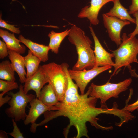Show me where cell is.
I'll return each instance as SVG.
<instances>
[{"mask_svg": "<svg viewBox=\"0 0 138 138\" xmlns=\"http://www.w3.org/2000/svg\"><path fill=\"white\" fill-rule=\"evenodd\" d=\"M8 50L5 42L0 40V58L3 59L8 55Z\"/></svg>", "mask_w": 138, "mask_h": 138, "instance_id": "cell-25", "label": "cell"}, {"mask_svg": "<svg viewBox=\"0 0 138 138\" xmlns=\"http://www.w3.org/2000/svg\"><path fill=\"white\" fill-rule=\"evenodd\" d=\"M68 70V86L63 98L54 106V110L47 111L43 113L44 119L40 122L36 123V126H42L54 119L63 116L67 117L69 121V124L63 132L65 137H67L70 128L73 126L77 132L76 138L83 136L89 138L86 125L87 122H90L97 129L107 130L112 129V126L105 127L99 124L97 121L99 119L97 117L102 114H109L116 116L121 119L125 116L124 111L118 108L116 103L110 109L96 107L98 99L89 96L91 90V86L86 93L79 94L78 87L70 78Z\"/></svg>", "mask_w": 138, "mask_h": 138, "instance_id": "cell-1", "label": "cell"}, {"mask_svg": "<svg viewBox=\"0 0 138 138\" xmlns=\"http://www.w3.org/2000/svg\"><path fill=\"white\" fill-rule=\"evenodd\" d=\"M25 67L26 70V79L32 76L37 71L41 62L37 57L34 55L29 50L27 55L24 57Z\"/></svg>", "mask_w": 138, "mask_h": 138, "instance_id": "cell-18", "label": "cell"}, {"mask_svg": "<svg viewBox=\"0 0 138 138\" xmlns=\"http://www.w3.org/2000/svg\"><path fill=\"white\" fill-rule=\"evenodd\" d=\"M15 72L11 62L9 60H3L0 63V79L15 82Z\"/></svg>", "mask_w": 138, "mask_h": 138, "instance_id": "cell-20", "label": "cell"}, {"mask_svg": "<svg viewBox=\"0 0 138 138\" xmlns=\"http://www.w3.org/2000/svg\"><path fill=\"white\" fill-rule=\"evenodd\" d=\"M132 81V79L129 78L117 83L108 82L103 85H99L92 83L89 96L100 99L101 107L107 108L106 101L112 97L118 98L120 93L127 90Z\"/></svg>", "mask_w": 138, "mask_h": 138, "instance_id": "cell-6", "label": "cell"}, {"mask_svg": "<svg viewBox=\"0 0 138 138\" xmlns=\"http://www.w3.org/2000/svg\"><path fill=\"white\" fill-rule=\"evenodd\" d=\"M113 7L107 13H105L106 15L115 17L121 20H127L130 22L135 24V18L130 15L127 9L121 4L119 0H114Z\"/></svg>", "mask_w": 138, "mask_h": 138, "instance_id": "cell-16", "label": "cell"}, {"mask_svg": "<svg viewBox=\"0 0 138 138\" xmlns=\"http://www.w3.org/2000/svg\"><path fill=\"white\" fill-rule=\"evenodd\" d=\"M133 15L135 18V24L136 26L134 31L132 33L128 34V36L130 37L135 36L138 34V11L134 13Z\"/></svg>", "mask_w": 138, "mask_h": 138, "instance_id": "cell-27", "label": "cell"}, {"mask_svg": "<svg viewBox=\"0 0 138 138\" xmlns=\"http://www.w3.org/2000/svg\"><path fill=\"white\" fill-rule=\"evenodd\" d=\"M12 121L13 126V130L12 132L8 134L11 135L14 138H24L23 134L22 133L18 127L17 126L16 122L14 119L12 118Z\"/></svg>", "mask_w": 138, "mask_h": 138, "instance_id": "cell-24", "label": "cell"}, {"mask_svg": "<svg viewBox=\"0 0 138 138\" xmlns=\"http://www.w3.org/2000/svg\"><path fill=\"white\" fill-rule=\"evenodd\" d=\"M122 42L116 50H111L115 58L114 70L112 75L113 76L117 71L123 66L131 69L130 64L138 63V39L135 36L130 37L125 33L122 36Z\"/></svg>", "mask_w": 138, "mask_h": 138, "instance_id": "cell-3", "label": "cell"}, {"mask_svg": "<svg viewBox=\"0 0 138 138\" xmlns=\"http://www.w3.org/2000/svg\"><path fill=\"white\" fill-rule=\"evenodd\" d=\"M0 138H7V133L4 131L1 130Z\"/></svg>", "mask_w": 138, "mask_h": 138, "instance_id": "cell-29", "label": "cell"}, {"mask_svg": "<svg viewBox=\"0 0 138 138\" xmlns=\"http://www.w3.org/2000/svg\"><path fill=\"white\" fill-rule=\"evenodd\" d=\"M48 81L42 65H40L37 71L30 78L26 79L23 87L25 93L27 94L31 90L34 91L36 98H38L40 93Z\"/></svg>", "mask_w": 138, "mask_h": 138, "instance_id": "cell-10", "label": "cell"}, {"mask_svg": "<svg viewBox=\"0 0 138 138\" xmlns=\"http://www.w3.org/2000/svg\"><path fill=\"white\" fill-rule=\"evenodd\" d=\"M42 66L48 83L52 86L59 101H61L68 86L67 72L68 65L66 63L60 65L52 62Z\"/></svg>", "mask_w": 138, "mask_h": 138, "instance_id": "cell-4", "label": "cell"}, {"mask_svg": "<svg viewBox=\"0 0 138 138\" xmlns=\"http://www.w3.org/2000/svg\"><path fill=\"white\" fill-rule=\"evenodd\" d=\"M103 24L107 31L109 36L111 40L117 46L122 42L120 37L121 30L125 26L130 22L127 20H123L115 17L109 16L105 13L103 14Z\"/></svg>", "mask_w": 138, "mask_h": 138, "instance_id": "cell-8", "label": "cell"}, {"mask_svg": "<svg viewBox=\"0 0 138 138\" xmlns=\"http://www.w3.org/2000/svg\"><path fill=\"white\" fill-rule=\"evenodd\" d=\"M114 0H91L90 6H86L82 8L78 15L79 18H87L90 23L94 25L99 22L98 18L100 10L106 4Z\"/></svg>", "mask_w": 138, "mask_h": 138, "instance_id": "cell-11", "label": "cell"}, {"mask_svg": "<svg viewBox=\"0 0 138 138\" xmlns=\"http://www.w3.org/2000/svg\"><path fill=\"white\" fill-rule=\"evenodd\" d=\"M38 98L48 106H55L59 102L52 86L49 83L42 88Z\"/></svg>", "mask_w": 138, "mask_h": 138, "instance_id": "cell-17", "label": "cell"}, {"mask_svg": "<svg viewBox=\"0 0 138 138\" xmlns=\"http://www.w3.org/2000/svg\"><path fill=\"white\" fill-rule=\"evenodd\" d=\"M8 57L14 69L19 78L21 83H24L26 79V73L25 70L24 57L14 51L9 50Z\"/></svg>", "mask_w": 138, "mask_h": 138, "instance_id": "cell-14", "label": "cell"}, {"mask_svg": "<svg viewBox=\"0 0 138 138\" xmlns=\"http://www.w3.org/2000/svg\"><path fill=\"white\" fill-rule=\"evenodd\" d=\"M70 29L65 31L57 33L52 30L48 35L50 38L48 46L52 52L57 54L58 53L60 45L65 38L69 34Z\"/></svg>", "mask_w": 138, "mask_h": 138, "instance_id": "cell-19", "label": "cell"}, {"mask_svg": "<svg viewBox=\"0 0 138 138\" xmlns=\"http://www.w3.org/2000/svg\"><path fill=\"white\" fill-rule=\"evenodd\" d=\"M18 39L21 42L25 44L32 53L38 58L43 62H45L48 59V54L50 48L49 46L39 44L25 38L22 35H20Z\"/></svg>", "mask_w": 138, "mask_h": 138, "instance_id": "cell-13", "label": "cell"}, {"mask_svg": "<svg viewBox=\"0 0 138 138\" xmlns=\"http://www.w3.org/2000/svg\"><path fill=\"white\" fill-rule=\"evenodd\" d=\"M130 72L132 76L138 78V75L136 73L134 69H131L130 70ZM123 109L125 111L131 112L136 110L138 111V99L132 104L126 105Z\"/></svg>", "mask_w": 138, "mask_h": 138, "instance_id": "cell-22", "label": "cell"}, {"mask_svg": "<svg viewBox=\"0 0 138 138\" xmlns=\"http://www.w3.org/2000/svg\"><path fill=\"white\" fill-rule=\"evenodd\" d=\"M112 66H107L93 68L89 70H75L68 69L70 78L74 81L79 88L81 94L85 93V90L88 83L99 74L108 70Z\"/></svg>", "mask_w": 138, "mask_h": 138, "instance_id": "cell-7", "label": "cell"}, {"mask_svg": "<svg viewBox=\"0 0 138 138\" xmlns=\"http://www.w3.org/2000/svg\"><path fill=\"white\" fill-rule=\"evenodd\" d=\"M1 15H0V26L1 27L5 28L9 30L13 33L19 34L20 31L19 28L15 27L14 25L8 24L3 20L1 18Z\"/></svg>", "mask_w": 138, "mask_h": 138, "instance_id": "cell-23", "label": "cell"}, {"mask_svg": "<svg viewBox=\"0 0 138 138\" xmlns=\"http://www.w3.org/2000/svg\"><path fill=\"white\" fill-rule=\"evenodd\" d=\"M23 87L20 84L18 92L7 93L12 98L8 103L10 107L5 109V113L9 117L13 118L16 122L25 120L27 115L25 112L27 105L36 97L33 94L25 93Z\"/></svg>", "mask_w": 138, "mask_h": 138, "instance_id": "cell-5", "label": "cell"}, {"mask_svg": "<svg viewBox=\"0 0 138 138\" xmlns=\"http://www.w3.org/2000/svg\"><path fill=\"white\" fill-rule=\"evenodd\" d=\"M0 36L6 43L8 50L14 51L20 54L25 53V46L20 44V40L15 37L14 34L0 29Z\"/></svg>", "mask_w": 138, "mask_h": 138, "instance_id": "cell-15", "label": "cell"}, {"mask_svg": "<svg viewBox=\"0 0 138 138\" xmlns=\"http://www.w3.org/2000/svg\"><path fill=\"white\" fill-rule=\"evenodd\" d=\"M4 93L2 92L0 94V107H2L4 104L8 103L11 98V97L8 95L3 97Z\"/></svg>", "mask_w": 138, "mask_h": 138, "instance_id": "cell-28", "label": "cell"}, {"mask_svg": "<svg viewBox=\"0 0 138 138\" xmlns=\"http://www.w3.org/2000/svg\"><path fill=\"white\" fill-rule=\"evenodd\" d=\"M132 4L129 6V14H133L135 12L138 11V0H131Z\"/></svg>", "mask_w": 138, "mask_h": 138, "instance_id": "cell-26", "label": "cell"}, {"mask_svg": "<svg viewBox=\"0 0 138 138\" xmlns=\"http://www.w3.org/2000/svg\"><path fill=\"white\" fill-rule=\"evenodd\" d=\"M89 27L94 43L95 63L93 68L107 66H114V62L112 60L114 57L113 54L108 52L104 49L96 36L92 26L90 25Z\"/></svg>", "mask_w": 138, "mask_h": 138, "instance_id": "cell-9", "label": "cell"}, {"mask_svg": "<svg viewBox=\"0 0 138 138\" xmlns=\"http://www.w3.org/2000/svg\"><path fill=\"white\" fill-rule=\"evenodd\" d=\"M30 107L29 112L24 121L25 125L29 123L32 125L36 123L37 118L47 111L54 110V106H50L45 105L38 98L33 99L30 103Z\"/></svg>", "mask_w": 138, "mask_h": 138, "instance_id": "cell-12", "label": "cell"}, {"mask_svg": "<svg viewBox=\"0 0 138 138\" xmlns=\"http://www.w3.org/2000/svg\"><path fill=\"white\" fill-rule=\"evenodd\" d=\"M70 42L76 47L78 59L72 69L75 70H89L95 63L94 51L91 48L92 42L80 28L73 25L68 36Z\"/></svg>", "mask_w": 138, "mask_h": 138, "instance_id": "cell-2", "label": "cell"}, {"mask_svg": "<svg viewBox=\"0 0 138 138\" xmlns=\"http://www.w3.org/2000/svg\"><path fill=\"white\" fill-rule=\"evenodd\" d=\"M19 87L18 83L15 82H12L0 79V91L5 94Z\"/></svg>", "mask_w": 138, "mask_h": 138, "instance_id": "cell-21", "label": "cell"}]
</instances>
